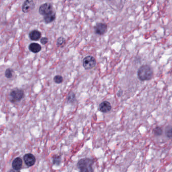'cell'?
<instances>
[{"instance_id": "1", "label": "cell", "mask_w": 172, "mask_h": 172, "mask_svg": "<svg viewBox=\"0 0 172 172\" xmlns=\"http://www.w3.org/2000/svg\"><path fill=\"white\" fill-rule=\"evenodd\" d=\"M153 76V71L150 66L147 64L139 67L137 71V77L141 81L150 80Z\"/></svg>"}, {"instance_id": "2", "label": "cell", "mask_w": 172, "mask_h": 172, "mask_svg": "<svg viewBox=\"0 0 172 172\" xmlns=\"http://www.w3.org/2000/svg\"><path fill=\"white\" fill-rule=\"evenodd\" d=\"M94 161L89 158L82 159L79 160L77 167L80 172H94L92 165Z\"/></svg>"}, {"instance_id": "3", "label": "cell", "mask_w": 172, "mask_h": 172, "mask_svg": "<svg viewBox=\"0 0 172 172\" xmlns=\"http://www.w3.org/2000/svg\"><path fill=\"white\" fill-rule=\"evenodd\" d=\"M24 97V92L22 90L15 88L11 91L10 94V98L12 102L20 101Z\"/></svg>"}, {"instance_id": "4", "label": "cell", "mask_w": 172, "mask_h": 172, "mask_svg": "<svg viewBox=\"0 0 172 172\" xmlns=\"http://www.w3.org/2000/svg\"><path fill=\"white\" fill-rule=\"evenodd\" d=\"M83 66L86 70L93 68L96 65V60L94 57L88 56L84 58L83 60Z\"/></svg>"}, {"instance_id": "5", "label": "cell", "mask_w": 172, "mask_h": 172, "mask_svg": "<svg viewBox=\"0 0 172 172\" xmlns=\"http://www.w3.org/2000/svg\"><path fill=\"white\" fill-rule=\"evenodd\" d=\"M53 11V6L50 3H45L42 5L39 8V13L44 16Z\"/></svg>"}, {"instance_id": "6", "label": "cell", "mask_w": 172, "mask_h": 172, "mask_svg": "<svg viewBox=\"0 0 172 172\" xmlns=\"http://www.w3.org/2000/svg\"><path fill=\"white\" fill-rule=\"evenodd\" d=\"M107 25L104 23H98L95 27V31L96 34L101 36L105 34L107 31Z\"/></svg>"}, {"instance_id": "7", "label": "cell", "mask_w": 172, "mask_h": 172, "mask_svg": "<svg viewBox=\"0 0 172 172\" xmlns=\"http://www.w3.org/2000/svg\"><path fill=\"white\" fill-rule=\"evenodd\" d=\"M23 159L25 164L28 167L33 166L36 163V157L31 153H27L25 154L23 157Z\"/></svg>"}, {"instance_id": "8", "label": "cell", "mask_w": 172, "mask_h": 172, "mask_svg": "<svg viewBox=\"0 0 172 172\" xmlns=\"http://www.w3.org/2000/svg\"><path fill=\"white\" fill-rule=\"evenodd\" d=\"M112 105L110 102L108 101H104L99 105V110L102 113H106L111 110Z\"/></svg>"}, {"instance_id": "9", "label": "cell", "mask_w": 172, "mask_h": 172, "mask_svg": "<svg viewBox=\"0 0 172 172\" xmlns=\"http://www.w3.org/2000/svg\"><path fill=\"white\" fill-rule=\"evenodd\" d=\"M34 4L33 1H25L22 6V11L24 13H28L34 9Z\"/></svg>"}, {"instance_id": "10", "label": "cell", "mask_w": 172, "mask_h": 172, "mask_svg": "<svg viewBox=\"0 0 172 172\" xmlns=\"http://www.w3.org/2000/svg\"><path fill=\"white\" fill-rule=\"evenodd\" d=\"M23 162L20 157H16L12 162V166L13 169L19 171L22 167Z\"/></svg>"}, {"instance_id": "11", "label": "cell", "mask_w": 172, "mask_h": 172, "mask_svg": "<svg viewBox=\"0 0 172 172\" xmlns=\"http://www.w3.org/2000/svg\"><path fill=\"white\" fill-rule=\"evenodd\" d=\"M29 36L31 40H38L40 39L42 34L40 31H38L37 30H34L29 33Z\"/></svg>"}, {"instance_id": "12", "label": "cell", "mask_w": 172, "mask_h": 172, "mask_svg": "<svg viewBox=\"0 0 172 172\" xmlns=\"http://www.w3.org/2000/svg\"><path fill=\"white\" fill-rule=\"evenodd\" d=\"M29 49L34 53H37L40 52L42 50V46H40V45H39L37 43H31L29 46Z\"/></svg>"}, {"instance_id": "13", "label": "cell", "mask_w": 172, "mask_h": 172, "mask_svg": "<svg viewBox=\"0 0 172 172\" xmlns=\"http://www.w3.org/2000/svg\"><path fill=\"white\" fill-rule=\"evenodd\" d=\"M56 19V13L53 11L50 13L43 17V19L46 23H50Z\"/></svg>"}, {"instance_id": "14", "label": "cell", "mask_w": 172, "mask_h": 172, "mask_svg": "<svg viewBox=\"0 0 172 172\" xmlns=\"http://www.w3.org/2000/svg\"><path fill=\"white\" fill-rule=\"evenodd\" d=\"M165 134L169 138H172V126H169L167 127L165 130Z\"/></svg>"}, {"instance_id": "15", "label": "cell", "mask_w": 172, "mask_h": 172, "mask_svg": "<svg viewBox=\"0 0 172 172\" xmlns=\"http://www.w3.org/2000/svg\"><path fill=\"white\" fill-rule=\"evenodd\" d=\"M153 133L156 136H160L163 133V129L160 127H157L153 129Z\"/></svg>"}, {"instance_id": "16", "label": "cell", "mask_w": 172, "mask_h": 172, "mask_svg": "<svg viewBox=\"0 0 172 172\" xmlns=\"http://www.w3.org/2000/svg\"><path fill=\"white\" fill-rule=\"evenodd\" d=\"M14 72L12 69H7L5 71V76L7 78H11L13 76Z\"/></svg>"}, {"instance_id": "17", "label": "cell", "mask_w": 172, "mask_h": 172, "mask_svg": "<svg viewBox=\"0 0 172 172\" xmlns=\"http://www.w3.org/2000/svg\"><path fill=\"white\" fill-rule=\"evenodd\" d=\"M53 80L56 83L60 84L63 81V78L62 76L56 75L55 76V77L53 78Z\"/></svg>"}, {"instance_id": "18", "label": "cell", "mask_w": 172, "mask_h": 172, "mask_svg": "<svg viewBox=\"0 0 172 172\" xmlns=\"http://www.w3.org/2000/svg\"><path fill=\"white\" fill-rule=\"evenodd\" d=\"M65 42V40L64 37H60L57 40V45H58V46H61L64 45Z\"/></svg>"}, {"instance_id": "19", "label": "cell", "mask_w": 172, "mask_h": 172, "mask_svg": "<svg viewBox=\"0 0 172 172\" xmlns=\"http://www.w3.org/2000/svg\"><path fill=\"white\" fill-rule=\"evenodd\" d=\"M75 99V95L73 93L69 94L67 98V101L68 102H73Z\"/></svg>"}, {"instance_id": "20", "label": "cell", "mask_w": 172, "mask_h": 172, "mask_svg": "<svg viewBox=\"0 0 172 172\" xmlns=\"http://www.w3.org/2000/svg\"><path fill=\"white\" fill-rule=\"evenodd\" d=\"M60 157H56L53 159V163L56 164V165H59L60 163Z\"/></svg>"}, {"instance_id": "21", "label": "cell", "mask_w": 172, "mask_h": 172, "mask_svg": "<svg viewBox=\"0 0 172 172\" xmlns=\"http://www.w3.org/2000/svg\"><path fill=\"white\" fill-rule=\"evenodd\" d=\"M48 42V39L47 37H43L41 40H40V42L43 45H46V43H47Z\"/></svg>"}, {"instance_id": "22", "label": "cell", "mask_w": 172, "mask_h": 172, "mask_svg": "<svg viewBox=\"0 0 172 172\" xmlns=\"http://www.w3.org/2000/svg\"><path fill=\"white\" fill-rule=\"evenodd\" d=\"M9 172H19V171H17V170H15L13 169L11 170L10 171H9Z\"/></svg>"}]
</instances>
